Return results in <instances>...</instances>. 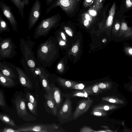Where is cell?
<instances>
[{
    "mask_svg": "<svg viewBox=\"0 0 132 132\" xmlns=\"http://www.w3.org/2000/svg\"><path fill=\"white\" fill-rule=\"evenodd\" d=\"M14 129L23 132H61L65 131L55 123L49 124L28 123L19 126H13Z\"/></svg>",
    "mask_w": 132,
    "mask_h": 132,
    "instance_id": "cell-1",
    "label": "cell"
},
{
    "mask_svg": "<svg viewBox=\"0 0 132 132\" xmlns=\"http://www.w3.org/2000/svg\"><path fill=\"white\" fill-rule=\"evenodd\" d=\"M51 38H48L39 45L36 51L38 63L44 67H49L53 59V46Z\"/></svg>",
    "mask_w": 132,
    "mask_h": 132,
    "instance_id": "cell-2",
    "label": "cell"
},
{
    "mask_svg": "<svg viewBox=\"0 0 132 132\" xmlns=\"http://www.w3.org/2000/svg\"><path fill=\"white\" fill-rule=\"evenodd\" d=\"M60 14H57L43 19L38 23L35 29L34 37L36 39L40 37H45L59 22Z\"/></svg>",
    "mask_w": 132,
    "mask_h": 132,
    "instance_id": "cell-3",
    "label": "cell"
},
{
    "mask_svg": "<svg viewBox=\"0 0 132 132\" xmlns=\"http://www.w3.org/2000/svg\"><path fill=\"white\" fill-rule=\"evenodd\" d=\"M20 49L23 57L34 77L35 78V71L37 67L32 50L34 43L30 39L28 36L26 40L23 38L21 39L20 40Z\"/></svg>",
    "mask_w": 132,
    "mask_h": 132,
    "instance_id": "cell-4",
    "label": "cell"
},
{
    "mask_svg": "<svg viewBox=\"0 0 132 132\" xmlns=\"http://www.w3.org/2000/svg\"><path fill=\"white\" fill-rule=\"evenodd\" d=\"M15 45L10 38H0V60L11 58L16 54Z\"/></svg>",
    "mask_w": 132,
    "mask_h": 132,
    "instance_id": "cell-5",
    "label": "cell"
},
{
    "mask_svg": "<svg viewBox=\"0 0 132 132\" xmlns=\"http://www.w3.org/2000/svg\"><path fill=\"white\" fill-rule=\"evenodd\" d=\"M26 99L22 98L20 95H18L15 98L14 103L17 114L19 117L27 121L36 120L37 118L29 113L27 111L26 104Z\"/></svg>",
    "mask_w": 132,
    "mask_h": 132,
    "instance_id": "cell-6",
    "label": "cell"
},
{
    "mask_svg": "<svg viewBox=\"0 0 132 132\" xmlns=\"http://www.w3.org/2000/svg\"><path fill=\"white\" fill-rule=\"evenodd\" d=\"M65 98L57 115L60 124L73 120L72 102L71 98Z\"/></svg>",
    "mask_w": 132,
    "mask_h": 132,
    "instance_id": "cell-7",
    "label": "cell"
},
{
    "mask_svg": "<svg viewBox=\"0 0 132 132\" xmlns=\"http://www.w3.org/2000/svg\"><path fill=\"white\" fill-rule=\"evenodd\" d=\"M79 0H55L46 9L47 15L52 10L59 6L67 14L73 12L77 7Z\"/></svg>",
    "mask_w": 132,
    "mask_h": 132,
    "instance_id": "cell-8",
    "label": "cell"
},
{
    "mask_svg": "<svg viewBox=\"0 0 132 132\" xmlns=\"http://www.w3.org/2000/svg\"><path fill=\"white\" fill-rule=\"evenodd\" d=\"M41 13V4L40 0H36L29 14L28 23L29 30L31 29L36 24L40 18Z\"/></svg>",
    "mask_w": 132,
    "mask_h": 132,
    "instance_id": "cell-9",
    "label": "cell"
},
{
    "mask_svg": "<svg viewBox=\"0 0 132 132\" xmlns=\"http://www.w3.org/2000/svg\"><path fill=\"white\" fill-rule=\"evenodd\" d=\"M93 102V100L89 97L79 101L73 113V120H76L87 112L90 108Z\"/></svg>",
    "mask_w": 132,
    "mask_h": 132,
    "instance_id": "cell-10",
    "label": "cell"
},
{
    "mask_svg": "<svg viewBox=\"0 0 132 132\" xmlns=\"http://www.w3.org/2000/svg\"><path fill=\"white\" fill-rule=\"evenodd\" d=\"M0 8L4 15L9 21L12 29L17 32V22L12 12L11 7L5 3L3 0H0Z\"/></svg>",
    "mask_w": 132,
    "mask_h": 132,
    "instance_id": "cell-11",
    "label": "cell"
},
{
    "mask_svg": "<svg viewBox=\"0 0 132 132\" xmlns=\"http://www.w3.org/2000/svg\"><path fill=\"white\" fill-rule=\"evenodd\" d=\"M45 101L44 103L47 112L51 114L54 116H57V108L53 98L49 94L44 95Z\"/></svg>",
    "mask_w": 132,
    "mask_h": 132,
    "instance_id": "cell-12",
    "label": "cell"
},
{
    "mask_svg": "<svg viewBox=\"0 0 132 132\" xmlns=\"http://www.w3.org/2000/svg\"><path fill=\"white\" fill-rule=\"evenodd\" d=\"M50 85L51 89L50 92L48 93L50 94L57 108H59L63 100L61 91L58 88L55 86L53 84H51Z\"/></svg>",
    "mask_w": 132,
    "mask_h": 132,
    "instance_id": "cell-13",
    "label": "cell"
},
{
    "mask_svg": "<svg viewBox=\"0 0 132 132\" xmlns=\"http://www.w3.org/2000/svg\"><path fill=\"white\" fill-rule=\"evenodd\" d=\"M15 69L18 74L19 80L21 84L29 89L32 88V83L23 71L18 67H16Z\"/></svg>",
    "mask_w": 132,
    "mask_h": 132,
    "instance_id": "cell-14",
    "label": "cell"
},
{
    "mask_svg": "<svg viewBox=\"0 0 132 132\" xmlns=\"http://www.w3.org/2000/svg\"><path fill=\"white\" fill-rule=\"evenodd\" d=\"M18 9L19 12L22 18L24 19V9L25 5L29 3V0H10Z\"/></svg>",
    "mask_w": 132,
    "mask_h": 132,
    "instance_id": "cell-15",
    "label": "cell"
},
{
    "mask_svg": "<svg viewBox=\"0 0 132 132\" xmlns=\"http://www.w3.org/2000/svg\"><path fill=\"white\" fill-rule=\"evenodd\" d=\"M0 83L3 86L11 87L14 85V82L12 78L4 75L0 71Z\"/></svg>",
    "mask_w": 132,
    "mask_h": 132,
    "instance_id": "cell-16",
    "label": "cell"
},
{
    "mask_svg": "<svg viewBox=\"0 0 132 132\" xmlns=\"http://www.w3.org/2000/svg\"><path fill=\"white\" fill-rule=\"evenodd\" d=\"M82 90L85 91L88 95H97L100 93L101 92V90L98 86V83L86 87Z\"/></svg>",
    "mask_w": 132,
    "mask_h": 132,
    "instance_id": "cell-17",
    "label": "cell"
},
{
    "mask_svg": "<svg viewBox=\"0 0 132 132\" xmlns=\"http://www.w3.org/2000/svg\"><path fill=\"white\" fill-rule=\"evenodd\" d=\"M57 81L62 87L66 89H71L76 84L78 83L77 82L66 80L63 79L58 78Z\"/></svg>",
    "mask_w": 132,
    "mask_h": 132,
    "instance_id": "cell-18",
    "label": "cell"
},
{
    "mask_svg": "<svg viewBox=\"0 0 132 132\" xmlns=\"http://www.w3.org/2000/svg\"><path fill=\"white\" fill-rule=\"evenodd\" d=\"M132 10V0H123L120 9V13H124Z\"/></svg>",
    "mask_w": 132,
    "mask_h": 132,
    "instance_id": "cell-19",
    "label": "cell"
},
{
    "mask_svg": "<svg viewBox=\"0 0 132 132\" xmlns=\"http://www.w3.org/2000/svg\"><path fill=\"white\" fill-rule=\"evenodd\" d=\"M0 71L4 75L12 78H15L14 73L12 70L7 65L0 63Z\"/></svg>",
    "mask_w": 132,
    "mask_h": 132,
    "instance_id": "cell-20",
    "label": "cell"
},
{
    "mask_svg": "<svg viewBox=\"0 0 132 132\" xmlns=\"http://www.w3.org/2000/svg\"><path fill=\"white\" fill-rule=\"evenodd\" d=\"M62 96L65 98H69L74 97H84V92L80 90H75L67 93H62Z\"/></svg>",
    "mask_w": 132,
    "mask_h": 132,
    "instance_id": "cell-21",
    "label": "cell"
},
{
    "mask_svg": "<svg viewBox=\"0 0 132 132\" xmlns=\"http://www.w3.org/2000/svg\"><path fill=\"white\" fill-rule=\"evenodd\" d=\"M0 120L6 124L11 126H16L13 120L7 115L1 113Z\"/></svg>",
    "mask_w": 132,
    "mask_h": 132,
    "instance_id": "cell-22",
    "label": "cell"
},
{
    "mask_svg": "<svg viewBox=\"0 0 132 132\" xmlns=\"http://www.w3.org/2000/svg\"><path fill=\"white\" fill-rule=\"evenodd\" d=\"M0 33L6 32H9L10 30L8 27L7 22L4 20L1 16L0 12Z\"/></svg>",
    "mask_w": 132,
    "mask_h": 132,
    "instance_id": "cell-23",
    "label": "cell"
},
{
    "mask_svg": "<svg viewBox=\"0 0 132 132\" xmlns=\"http://www.w3.org/2000/svg\"><path fill=\"white\" fill-rule=\"evenodd\" d=\"M27 106L30 111L34 115L38 116L37 106L33 104L27 100Z\"/></svg>",
    "mask_w": 132,
    "mask_h": 132,
    "instance_id": "cell-24",
    "label": "cell"
},
{
    "mask_svg": "<svg viewBox=\"0 0 132 132\" xmlns=\"http://www.w3.org/2000/svg\"><path fill=\"white\" fill-rule=\"evenodd\" d=\"M90 114L94 116L102 117L105 115V113L103 110L98 109H92Z\"/></svg>",
    "mask_w": 132,
    "mask_h": 132,
    "instance_id": "cell-25",
    "label": "cell"
},
{
    "mask_svg": "<svg viewBox=\"0 0 132 132\" xmlns=\"http://www.w3.org/2000/svg\"><path fill=\"white\" fill-rule=\"evenodd\" d=\"M26 97L27 101L37 106V100L30 93L27 92L26 95Z\"/></svg>",
    "mask_w": 132,
    "mask_h": 132,
    "instance_id": "cell-26",
    "label": "cell"
},
{
    "mask_svg": "<svg viewBox=\"0 0 132 132\" xmlns=\"http://www.w3.org/2000/svg\"><path fill=\"white\" fill-rule=\"evenodd\" d=\"M104 0H96L92 7L97 10H100L102 7Z\"/></svg>",
    "mask_w": 132,
    "mask_h": 132,
    "instance_id": "cell-27",
    "label": "cell"
},
{
    "mask_svg": "<svg viewBox=\"0 0 132 132\" xmlns=\"http://www.w3.org/2000/svg\"><path fill=\"white\" fill-rule=\"evenodd\" d=\"M0 131L1 132H21L20 131L14 129L13 128L6 127L0 129Z\"/></svg>",
    "mask_w": 132,
    "mask_h": 132,
    "instance_id": "cell-28",
    "label": "cell"
},
{
    "mask_svg": "<svg viewBox=\"0 0 132 132\" xmlns=\"http://www.w3.org/2000/svg\"><path fill=\"white\" fill-rule=\"evenodd\" d=\"M0 105L3 107H4L5 105L4 92L1 89L0 90Z\"/></svg>",
    "mask_w": 132,
    "mask_h": 132,
    "instance_id": "cell-29",
    "label": "cell"
},
{
    "mask_svg": "<svg viewBox=\"0 0 132 132\" xmlns=\"http://www.w3.org/2000/svg\"><path fill=\"white\" fill-rule=\"evenodd\" d=\"M96 0H84L83 5L85 8H87L93 5Z\"/></svg>",
    "mask_w": 132,
    "mask_h": 132,
    "instance_id": "cell-30",
    "label": "cell"
},
{
    "mask_svg": "<svg viewBox=\"0 0 132 132\" xmlns=\"http://www.w3.org/2000/svg\"><path fill=\"white\" fill-rule=\"evenodd\" d=\"M98 86L100 89L102 90L108 88L109 87V84L104 82H100L98 83Z\"/></svg>",
    "mask_w": 132,
    "mask_h": 132,
    "instance_id": "cell-31",
    "label": "cell"
},
{
    "mask_svg": "<svg viewBox=\"0 0 132 132\" xmlns=\"http://www.w3.org/2000/svg\"><path fill=\"white\" fill-rule=\"evenodd\" d=\"M80 132H92L96 131L91 128L86 126L83 127L81 128L80 130Z\"/></svg>",
    "mask_w": 132,
    "mask_h": 132,
    "instance_id": "cell-32",
    "label": "cell"
},
{
    "mask_svg": "<svg viewBox=\"0 0 132 132\" xmlns=\"http://www.w3.org/2000/svg\"><path fill=\"white\" fill-rule=\"evenodd\" d=\"M84 85L82 84L78 83L75 85L71 89H77L81 90L84 88Z\"/></svg>",
    "mask_w": 132,
    "mask_h": 132,
    "instance_id": "cell-33",
    "label": "cell"
},
{
    "mask_svg": "<svg viewBox=\"0 0 132 132\" xmlns=\"http://www.w3.org/2000/svg\"><path fill=\"white\" fill-rule=\"evenodd\" d=\"M116 22L114 25V28L116 30H118L120 29V21L118 20V19H117L116 20Z\"/></svg>",
    "mask_w": 132,
    "mask_h": 132,
    "instance_id": "cell-34",
    "label": "cell"
},
{
    "mask_svg": "<svg viewBox=\"0 0 132 132\" xmlns=\"http://www.w3.org/2000/svg\"><path fill=\"white\" fill-rule=\"evenodd\" d=\"M78 50V47L76 45L75 46L73 47L72 49V52L73 53L76 52Z\"/></svg>",
    "mask_w": 132,
    "mask_h": 132,
    "instance_id": "cell-35",
    "label": "cell"
},
{
    "mask_svg": "<svg viewBox=\"0 0 132 132\" xmlns=\"http://www.w3.org/2000/svg\"><path fill=\"white\" fill-rule=\"evenodd\" d=\"M55 0H46V3L47 6L50 5Z\"/></svg>",
    "mask_w": 132,
    "mask_h": 132,
    "instance_id": "cell-36",
    "label": "cell"
},
{
    "mask_svg": "<svg viewBox=\"0 0 132 132\" xmlns=\"http://www.w3.org/2000/svg\"><path fill=\"white\" fill-rule=\"evenodd\" d=\"M66 43L64 41H61L59 43V45L60 46H63Z\"/></svg>",
    "mask_w": 132,
    "mask_h": 132,
    "instance_id": "cell-37",
    "label": "cell"
},
{
    "mask_svg": "<svg viewBox=\"0 0 132 132\" xmlns=\"http://www.w3.org/2000/svg\"><path fill=\"white\" fill-rule=\"evenodd\" d=\"M66 33L70 36H72V35L71 32L69 30H67L65 31Z\"/></svg>",
    "mask_w": 132,
    "mask_h": 132,
    "instance_id": "cell-38",
    "label": "cell"
},
{
    "mask_svg": "<svg viewBox=\"0 0 132 132\" xmlns=\"http://www.w3.org/2000/svg\"><path fill=\"white\" fill-rule=\"evenodd\" d=\"M84 23L85 26H87L89 25V21H87L84 20Z\"/></svg>",
    "mask_w": 132,
    "mask_h": 132,
    "instance_id": "cell-39",
    "label": "cell"
},
{
    "mask_svg": "<svg viewBox=\"0 0 132 132\" xmlns=\"http://www.w3.org/2000/svg\"><path fill=\"white\" fill-rule=\"evenodd\" d=\"M57 69L58 70H60L62 68V64L61 63H59L57 66Z\"/></svg>",
    "mask_w": 132,
    "mask_h": 132,
    "instance_id": "cell-40",
    "label": "cell"
},
{
    "mask_svg": "<svg viewBox=\"0 0 132 132\" xmlns=\"http://www.w3.org/2000/svg\"><path fill=\"white\" fill-rule=\"evenodd\" d=\"M108 101L112 103H114L116 102L115 100L112 98H110L109 99Z\"/></svg>",
    "mask_w": 132,
    "mask_h": 132,
    "instance_id": "cell-41",
    "label": "cell"
},
{
    "mask_svg": "<svg viewBox=\"0 0 132 132\" xmlns=\"http://www.w3.org/2000/svg\"><path fill=\"white\" fill-rule=\"evenodd\" d=\"M61 35L63 39L64 40H65V35H64V34H63V33L62 32H61Z\"/></svg>",
    "mask_w": 132,
    "mask_h": 132,
    "instance_id": "cell-42",
    "label": "cell"
},
{
    "mask_svg": "<svg viewBox=\"0 0 132 132\" xmlns=\"http://www.w3.org/2000/svg\"><path fill=\"white\" fill-rule=\"evenodd\" d=\"M129 53L131 55H132V48H130L129 49L128 51Z\"/></svg>",
    "mask_w": 132,
    "mask_h": 132,
    "instance_id": "cell-43",
    "label": "cell"
},
{
    "mask_svg": "<svg viewBox=\"0 0 132 132\" xmlns=\"http://www.w3.org/2000/svg\"><path fill=\"white\" fill-rule=\"evenodd\" d=\"M105 39H103L102 40V42H104V43H105L106 41V40H105Z\"/></svg>",
    "mask_w": 132,
    "mask_h": 132,
    "instance_id": "cell-44",
    "label": "cell"
},
{
    "mask_svg": "<svg viewBox=\"0 0 132 132\" xmlns=\"http://www.w3.org/2000/svg\"><path fill=\"white\" fill-rule=\"evenodd\" d=\"M129 17H130L132 18V15H131L130 16H129Z\"/></svg>",
    "mask_w": 132,
    "mask_h": 132,
    "instance_id": "cell-45",
    "label": "cell"
}]
</instances>
